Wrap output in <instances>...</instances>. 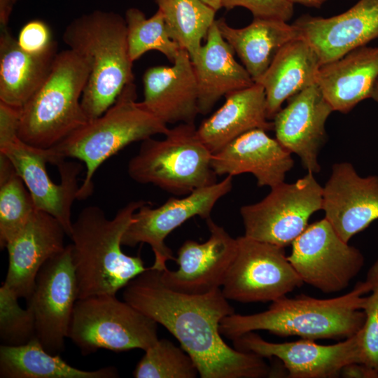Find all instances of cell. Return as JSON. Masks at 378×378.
I'll return each mask as SVG.
<instances>
[{
  "mask_svg": "<svg viewBox=\"0 0 378 378\" xmlns=\"http://www.w3.org/2000/svg\"><path fill=\"white\" fill-rule=\"evenodd\" d=\"M123 300L163 326L194 360L201 378H262L272 374L264 358L230 347L219 326L234 313L221 288L192 295L171 290L160 270L148 267L132 279Z\"/></svg>",
  "mask_w": 378,
  "mask_h": 378,
  "instance_id": "1",
  "label": "cell"
},
{
  "mask_svg": "<svg viewBox=\"0 0 378 378\" xmlns=\"http://www.w3.org/2000/svg\"><path fill=\"white\" fill-rule=\"evenodd\" d=\"M369 291V285L365 281L358 283L350 292L333 298L284 296L272 302L265 312L248 315L233 313L225 316L220 323V332L232 340L255 330L313 341L346 339L363 327V295Z\"/></svg>",
  "mask_w": 378,
  "mask_h": 378,
  "instance_id": "2",
  "label": "cell"
},
{
  "mask_svg": "<svg viewBox=\"0 0 378 378\" xmlns=\"http://www.w3.org/2000/svg\"><path fill=\"white\" fill-rule=\"evenodd\" d=\"M146 202L132 201L111 219L97 206L80 211L69 236L78 299L115 295L148 269L140 255H128L121 248L122 236L134 214Z\"/></svg>",
  "mask_w": 378,
  "mask_h": 378,
  "instance_id": "3",
  "label": "cell"
},
{
  "mask_svg": "<svg viewBox=\"0 0 378 378\" xmlns=\"http://www.w3.org/2000/svg\"><path fill=\"white\" fill-rule=\"evenodd\" d=\"M62 39L90 64L81 105L89 120L95 118L134 82L125 18L113 11L95 10L73 20L64 30Z\"/></svg>",
  "mask_w": 378,
  "mask_h": 378,
  "instance_id": "4",
  "label": "cell"
},
{
  "mask_svg": "<svg viewBox=\"0 0 378 378\" xmlns=\"http://www.w3.org/2000/svg\"><path fill=\"white\" fill-rule=\"evenodd\" d=\"M134 82L127 85L114 104L101 115L89 120L50 150V162L56 164L66 158L77 159L86 167L77 200L92 195L93 176L107 159L130 144L144 141L156 134L165 135L167 125L136 102Z\"/></svg>",
  "mask_w": 378,
  "mask_h": 378,
  "instance_id": "5",
  "label": "cell"
},
{
  "mask_svg": "<svg viewBox=\"0 0 378 378\" xmlns=\"http://www.w3.org/2000/svg\"><path fill=\"white\" fill-rule=\"evenodd\" d=\"M90 73L82 55L69 48L57 52L44 82L20 108L19 137L48 149L85 125L81 98Z\"/></svg>",
  "mask_w": 378,
  "mask_h": 378,
  "instance_id": "6",
  "label": "cell"
},
{
  "mask_svg": "<svg viewBox=\"0 0 378 378\" xmlns=\"http://www.w3.org/2000/svg\"><path fill=\"white\" fill-rule=\"evenodd\" d=\"M164 136L142 141L127 165L132 180L176 195L216 183L212 153L200 139L195 123H179Z\"/></svg>",
  "mask_w": 378,
  "mask_h": 378,
  "instance_id": "7",
  "label": "cell"
},
{
  "mask_svg": "<svg viewBox=\"0 0 378 378\" xmlns=\"http://www.w3.org/2000/svg\"><path fill=\"white\" fill-rule=\"evenodd\" d=\"M158 324L115 295H94L76 302L68 337L83 355L100 349L145 351L159 340Z\"/></svg>",
  "mask_w": 378,
  "mask_h": 378,
  "instance_id": "8",
  "label": "cell"
},
{
  "mask_svg": "<svg viewBox=\"0 0 378 378\" xmlns=\"http://www.w3.org/2000/svg\"><path fill=\"white\" fill-rule=\"evenodd\" d=\"M18 118L10 113L0 118V153L11 162L29 191L36 209L54 216L69 237L72 230L71 208L77 199L78 175L82 166L62 160L55 165L61 177L59 184L52 181L46 169L49 149L29 145L18 136Z\"/></svg>",
  "mask_w": 378,
  "mask_h": 378,
  "instance_id": "9",
  "label": "cell"
},
{
  "mask_svg": "<svg viewBox=\"0 0 378 378\" xmlns=\"http://www.w3.org/2000/svg\"><path fill=\"white\" fill-rule=\"evenodd\" d=\"M323 188L308 172L295 182L271 188L262 200L242 206L244 235L282 248L305 230L311 216L322 209Z\"/></svg>",
  "mask_w": 378,
  "mask_h": 378,
  "instance_id": "10",
  "label": "cell"
},
{
  "mask_svg": "<svg viewBox=\"0 0 378 378\" xmlns=\"http://www.w3.org/2000/svg\"><path fill=\"white\" fill-rule=\"evenodd\" d=\"M237 241V253L221 289L227 300L273 302L304 284L284 248L245 235Z\"/></svg>",
  "mask_w": 378,
  "mask_h": 378,
  "instance_id": "11",
  "label": "cell"
},
{
  "mask_svg": "<svg viewBox=\"0 0 378 378\" xmlns=\"http://www.w3.org/2000/svg\"><path fill=\"white\" fill-rule=\"evenodd\" d=\"M288 259L303 283L324 293L348 287L364 265L356 247L344 241L326 218L308 225L292 242Z\"/></svg>",
  "mask_w": 378,
  "mask_h": 378,
  "instance_id": "12",
  "label": "cell"
},
{
  "mask_svg": "<svg viewBox=\"0 0 378 378\" xmlns=\"http://www.w3.org/2000/svg\"><path fill=\"white\" fill-rule=\"evenodd\" d=\"M232 188V176L227 175L220 182L197 188L182 198L170 197L158 207L152 208L146 202L134 214L122 244L134 247L140 243L148 244L155 256L151 267L167 269V261H176V258L164 243L166 237L192 217L211 218L216 203Z\"/></svg>",
  "mask_w": 378,
  "mask_h": 378,
  "instance_id": "13",
  "label": "cell"
},
{
  "mask_svg": "<svg viewBox=\"0 0 378 378\" xmlns=\"http://www.w3.org/2000/svg\"><path fill=\"white\" fill-rule=\"evenodd\" d=\"M77 300L72 247L69 244L42 266L27 300L34 316L36 338L48 352L60 354L64 351Z\"/></svg>",
  "mask_w": 378,
  "mask_h": 378,
  "instance_id": "14",
  "label": "cell"
},
{
  "mask_svg": "<svg viewBox=\"0 0 378 378\" xmlns=\"http://www.w3.org/2000/svg\"><path fill=\"white\" fill-rule=\"evenodd\" d=\"M234 348L262 358H276L284 364L291 378H331L340 375L353 364H362L358 332L344 341L330 345L318 344L313 340L273 343L258 334L248 332L232 340Z\"/></svg>",
  "mask_w": 378,
  "mask_h": 378,
  "instance_id": "15",
  "label": "cell"
},
{
  "mask_svg": "<svg viewBox=\"0 0 378 378\" xmlns=\"http://www.w3.org/2000/svg\"><path fill=\"white\" fill-rule=\"evenodd\" d=\"M210 233L204 243L186 240L179 248L176 270H160L162 283L172 290L201 295L222 287L236 255L237 239L211 218L206 220Z\"/></svg>",
  "mask_w": 378,
  "mask_h": 378,
  "instance_id": "16",
  "label": "cell"
},
{
  "mask_svg": "<svg viewBox=\"0 0 378 378\" xmlns=\"http://www.w3.org/2000/svg\"><path fill=\"white\" fill-rule=\"evenodd\" d=\"M322 195L325 218L346 242L378 219V176H360L349 162L332 166Z\"/></svg>",
  "mask_w": 378,
  "mask_h": 378,
  "instance_id": "17",
  "label": "cell"
},
{
  "mask_svg": "<svg viewBox=\"0 0 378 378\" xmlns=\"http://www.w3.org/2000/svg\"><path fill=\"white\" fill-rule=\"evenodd\" d=\"M293 24L321 66L378 38V0H359L344 13L327 18L304 15Z\"/></svg>",
  "mask_w": 378,
  "mask_h": 378,
  "instance_id": "18",
  "label": "cell"
},
{
  "mask_svg": "<svg viewBox=\"0 0 378 378\" xmlns=\"http://www.w3.org/2000/svg\"><path fill=\"white\" fill-rule=\"evenodd\" d=\"M332 111L315 83L290 97L273 118L277 141L295 153L303 167L313 174L321 170L318 155L326 140L325 125Z\"/></svg>",
  "mask_w": 378,
  "mask_h": 378,
  "instance_id": "19",
  "label": "cell"
},
{
  "mask_svg": "<svg viewBox=\"0 0 378 378\" xmlns=\"http://www.w3.org/2000/svg\"><path fill=\"white\" fill-rule=\"evenodd\" d=\"M65 234L54 216L36 209L27 225L6 246L8 267L3 285L18 299L27 300L42 266L65 248Z\"/></svg>",
  "mask_w": 378,
  "mask_h": 378,
  "instance_id": "20",
  "label": "cell"
},
{
  "mask_svg": "<svg viewBox=\"0 0 378 378\" xmlns=\"http://www.w3.org/2000/svg\"><path fill=\"white\" fill-rule=\"evenodd\" d=\"M142 106L167 124L195 123L198 88L189 53L181 49L172 65L148 69L143 75Z\"/></svg>",
  "mask_w": 378,
  "mask_h": 378,
  "instance_id": "21",
  "label": "cell"
},
{
  "mask_svg": "<svg viewBox=\"0 0 378 378\" xmlns=\"http://www.w3.org/2000/svg\"><path fill=\"white\" fill-rule=\"evenodd\" d=\"M266 132L249 130L212 154L214 173L232 176L251 173L260 187L272 188L284 182L294 165L292 153Z\"/></svg>",
  "mask_w": 378,
  "mask_h": 378,
  "instance_id": "22",
  "label": "cell"
},
{
  "mask_svg": "<svg viewBox=\"0 0 378 378\" xmlns=\"http://www.w3.org/2000/svg\"><path fill=\"white\" fill-rule=\"evenodd\" d=\"M213 23L198 55L192 60L198 88L199 113L206 115L223 97L253 85L255 82L234 51Z\"/></svg>",
  "mask_w": 378,
  "mask_h": 378,
  "instance_id": "23",
  "label": "cell"
},
{
  "mask_svg": "<svg viewBox=\"0 0 378 378\" xmlns=\"http://www.w3.org/2000/svg\"><path fill=\"white\" fill-rule=\"evenodd\" d=\"M378 78V47L363 46L321 65L316 83L334 111H350L371 98Z\"/></svg>",
  "mask_w": 378,
  "mask_h": 378,
  "instance_id": "24",
  "label": "cell"
},
{
  "mask_svg": "<svg viewBox=\"0 0 378 378\" xmlns=\"http://www.w3.org/2000/svg\"><path fill=\"white\" fill-rule=\"evenodd\" d=\"M267 120L265 90L255 83L226 95L223 105L201 123L197 133L214 154L249 130H273Z\"/></svg>",
  "mask_w": 378,
  "mask_h": 378,
  "instance_id": "25",
  "label": "cell"
},
{
  "mask_svg": "<svg viewBox=\"0 0 378 378\" xmlns=\"http://www.w3.org/2000/svg\"><path fill=\"white\" fill-rule=\"evenodd\" d=\"M321 63L310 44L302 38L284 45L265 73L255 82L265 93L268 119H273L282 104L316 83Z\"/></svg>",
  "mask_w": 378,
  "mask_h": 378,
  "instance_id": "26",
  "label": "cell"
},
{
  "mask_svg": "<svg viewBox=\"0 0 378 378\" xmlns=\"http://www.w3.org/2000/svg\"><path fill=\"white\" fill-rule=\"evenodd\" d=\"M216 22L220 34L237 53L254 82L265 73L284 45L300 38L293 24L276 19L254 18L243 28L230 27L224 18Z\"/></svg>",
  "mask_w": 378,
  "mask_h": 378,
  "instance_id": "27",
  "label": "cell"
},
{
  "mask_svg": "<svg viewBox=\"0 0 378 378\" xmlns=\"http://www.w3.org/2000/svg\"><path fill=\"white\" fill-rule=\"evenodd\" d=\"M57 53H28L8 26H0V102L22 108L48 76Z\"/></svg>",
  "mask_w": 378,
  "mask_h": 378,
  "instance_id": "28",
  "label": "cell"
},
{
  "mask_svg": "<svg viewBox=\"0 0 378 378\" xmlns=\"http://www.w3.org/2000/svg\"><path fill=\"white\" fill-rule=\"evenodd\" d=\"M1 378H116L118 370L106 367L84 370L46 351L35 338L21 346H0Z\"/></svg>",
  "mask_w": 378,
  "mask_h": 378,
  "instance_id": "29",
  "label": "cell"
},
{
  "mask_svg": "<svg viewBox=\"0 0 378 378\" xmlns=\"http://www.w3.org/2000/svg\"><path fill=\"white\" fill-rule=\"evenodd\" d=\"M171 38L195 59L217 11L201 0H155Z\"/></svg>",
  "mask_w": 378,
  "mask_h": 378,
  "instance_id": "30",
  "label": "cell"
},
{
  "mask_svg": "<svg viewBox=\"0 0 378 378\" xmlns=\"http://www.w3.org/2000/svg\"><path fill=\"white\" fill-rule=\"evenodd\" d=\"M36 209L31 195L10 160L0 153V246L6 248Z\"/></svg>",
  "mask_w": 378,
  "mask_h": 378,
  "instance_id": "31",
  "label": "cell"
},
{
  "mask_svg": "<svg viewBox=\"0 0 378 378\" xmlns=\"http://www.w3.org/2000/svg\"><path fill=\"white\" fill-rule=\"evenodd\" d=\"M127 27V38L131 60L139 59L150 50L163 54L172 64L181 48L169 34L160 10L149 18L137 8H130L124 16Z\"/></svg>",
  "mask_w": 378,
  "mask_h": 378,
  "instance_id": "32",
  "label": "cell"
},
{
  "mask_svg": "<svg viewBox=\"0 0 378 378\" xmlns=\"http://www.w3.org/2000/svg\"><path fill=\"white\" fill-rule=\"evenodd\" d=\"M197 374L190 356L166 339L158 340L146 349L132 372L136 378H195Z\"/></svg>",
  "mask_w": 378,
  "mask_h": 378,
  "instance_id": "33",
  "label": "cell"
},
{
  "mask_svg": "<svg viewBox=\"0 0 378 378\" xmlns=\"http://www.w3.org/2000/svg\"><path fill=\"white\" fill-rule=\"evenodd\" d=\"M18 298L3 284L0 288V339L3 345L21 346L36 338L35 319L29 307L21 308Z\"/></svg>",
  "mask_w": 378,
  "mask_h": 378,
  "instance_id": "34",
  "label": "cell"
},
{
  "mask_svg": "<svg viewBox=\"0 0 378 378\" xmlns=\"http://www.w3.org/2000/svg\"><path fill=\"white\" fill-rule=\"evenodd\" d=\"M365 281L370 295L365 297L363 310L365 321L358 332L362 365L378 374V258L369 269Z\"/></svg>",
  "mask_w": 378,
  "mask_h": 378,
  "instance_id": "35",
  "label": "cell"
},
{
  "mask_svg": "<svg viewBox=\"0 0 378 378\" xmlns=\"http://www.w3.org/2000/svg\"><path fill=\"white\" fill-rule=\"evenodd\" d=\"M17 41L23 50L34 55H43L57 50L49 26L41 20L27 22L21 28Z\"/></svg>",
  "mask_w": 378,
  "mask_h": 378,
  "instance_id": "36",
  "label": "cell"
},
{
  "mask_svg": "<svg viewBox=\"0 0 378 378\" xmlns=\"http://www.w3.org/2000/svg\"><path fill=\"white\" fill-rule=\"evenodd\" d=\"M293 6L290 0H221V7L227 10L243 7L251 11L253 18L286 22L293 15Z\"/></svg>",
  "mask_w": 378,
  "mask_h": 378,
  "instance_id": "37",
  "label": "cell"
},
{
  "mask_svg": "<svg viewBox=\"0 0 378 378\" xmlns=\"http://www.w3.org/2000/svg\"><path fill=\"white\" fill-rule=\"evenodd\" d=\"M18 0H0V26H8L10 15Z\"/></svg>",
  "mask_w": 378,
  "mask_h": 378,
  "instance_id": "38",
  "label": "cell"
},
{
  "mask_svg": "<svg viewBox=\"0 0 378 378\" xmlns=\"http://www.w3.org/2000/svg\"><path fill=\"white\" fill-rule=\"evenodd\" d=\"M293 4H298L308 7L319 8L326 0H290Z\"/></svg>",
  "mask_w": 378,
  "mask_h": 378,
  "instance_id": "39",
  "label": "cell"
},
{
  "mask_svg": "<svg viewBox=\"0 0 378 378\" xmlns=\"http://www.w3.org/2000/svg\"><path fill=\"white\" fill-rule=\"evenodd\" d=\"M211 8L218 11L221 7V0H201Z\"/></svg>",
  "mask_w": 378,
  "mask_h": 378,
  "instance_id": "40",
  "label": "cell"
},
{
  "mask_svg": "<svg viewBox=\"0 0 378 378\" xmlns=\"http://www.w3.org/2000/svg\"><path fill=\"white\" fill-rule=\"evenodd\" d=\"M371 98L378 102V78L377 79L371 94Z\"/></svg>",
  "mask_w": 378,
  "mask_h": 378,
  "instance_id": "41",
  "label": "cell"
}]
</instances>
